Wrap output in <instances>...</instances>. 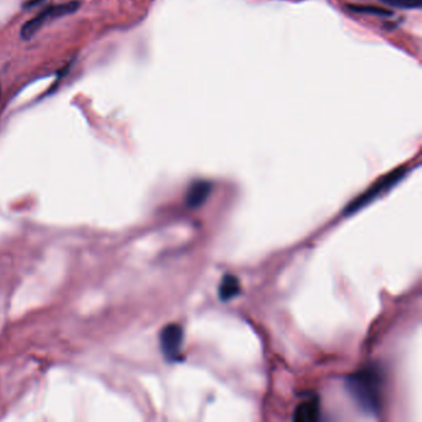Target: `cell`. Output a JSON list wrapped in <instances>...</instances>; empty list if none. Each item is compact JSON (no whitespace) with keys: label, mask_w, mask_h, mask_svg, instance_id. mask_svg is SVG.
Segmentation results:
<instances>
[{"label":"cell","mask_w":422,"mask_h":422,"mask_svg":"<svg viewBox=\"0 0 422 422\" xmlns=\"http://www.w3.org/2000/svg\"><path fill=\"white\" fill-rule=\"evenodd\" d=\"M349 8H351L353 12H355V13L375 14V15H391L390 12L384 10V9H379V8L375 7H363V5L357 7V5H352V7Z\"/></svg>","instance_id":"9c48e42d"},{"label":"cell","mask_w":422,"mask_h":422,"mask_svg":"<svg viewBox=\"0 0 422 422\" xmlns=\"http://www.w3.org/2000/svg\"><path fill=\"white\" fill-rule=\"evenodd\" d=\"M405 174H406V168H397L394 173L386 175L385 177H383L381 180L377 182L375 185H373L368 191L362 193V196H359L358 199L353 201L352 203H349L347 210H346V213L349 214V213H354V212L358 211L360 208H363V207L368 205L372 199H375L379 193L384 192L385 190L390 188L391 186H394L397 182L401 180L403 176H405Z\"/></svg>","instance_id":"3957f363"},{"label":"cell","mask_w":422,"mask_h":422,"mask_svg":"<svg viewBox=\"0 0 422 422\" xmlns=\"http://www.w3.org/2000/svg\"><path fill=\"white\" fill-rule=\"evenodd\" d=\"M43 0H29L27 1V4H26V7H34V5H36L38 3H41Z\"/></svg>","instance_id":"30bf717a"},{"label":"cell","mask_w":422,"mask_h":422,"mask_svg":"<svg viewBox=\"0 0 422 422\" xmlns=\"http://www.w3.org/2000/svg\"><path fill=\"white\" fill-rule=\"evenodd\" d=\"M384 375L378 366H366L346 378V389L363 412L378 415L383 405Z\"/></svg>","instance_id":"6da1fadb"},{"label":"cell","mask_w":422,"mask_h":422,"mask_svg":"<svg viewBox=\"0 0 422 422\" xmlns=\"http://www.w3.org/2000/svg\"><path fill=\"white\" fill-rule=\"evenodd\" d=\"M184 343V329L180 324L170 323L160 332L162 353L168 362L180 359L181 348Z\"/></svg>","instance_id":"277c9868"},{"label":"cell","mask_w":422,"mask_h":422,"mask_svg":"<svg viewBox=\"0 0 422 422\" xmlns=\"http://www.w3.org/2000/svg\"><path fill=\"white\" fill-rule=\"evenodd\" d=\"M386 5L399 9H419L421 8L422 0H380Z\"/></svg>","instance_id":"ba28073f"},{"label":"cell","mask_w":422,"mask_h":422,"mask_svg":"<svg viewBox=\"0 0 422 422\" xmlns=\"http://www.w3.org/2000/svg\"><path fill=\"white\" fill-rule=\"evenodd\" d=\"M78 7H80L78 3L69 1V3H65V4H54V5L45 8L32 19L26 21L20 30V36L24 40L34 38L38 34V30L45 24H47L50 20L58 19L61 16H65V15L75 13Z\"/></svg>","instance_id":"7a4b0ae2"},{"label":"cell","mask_w":422,"mask_h":422,"mask_svg":"<svg viewBox=\"0 0 422 422\" xmlns=\"http://www.w3.org/2000/svg\"><path fill=\"white\" fill-rule=\"evenodd\" d=\"M0 96H1V89H0Z\"/></svg>","instance_id":"8fae6325"},{"label":"cell","mask_w":422,"mask_h":422,"mask_svg":"<svg viewBox=\"0 0 422 422\" xmlns=\"http://www.w3.org/2000/svg\"><path fill=\"white\" fill-rule=\"evenodd\" d=\"M213 184L210 181H195L188 188L186 193V205L188 208H199L205 205L206 201L210 197Z\"/></svg>","instance_id":"5b68a950"},{"label":"cell","mask_w":422,"mask_h":422,"mask_svg":"<svg viewBox=\"0 0 422 422\" xmlns=\"http://www.w3.org/2000/svg\"><path fill=\"white\" fill-rule=\"evenodd\" d=\"M320 417L318 399L312 397L298 405L293 412V420L298 422H315Z\"/></svg>","instance_id":"8992f818"},{"label":"cell","mask_w":422,"mask_h":422,"mask_svg":"<svg viewBox=\"0 0 422 422\" xmlns=\"http://www.w3.org/2000/svg\"><path fill=\"white\" fill-rule=\"evenodd\" d=\"M242 291L241 281L236 278V275H224L223 279L221 281V285L218 287V296L221 301L228 302L230 300L236 298Z\"/></svg>","instance_id":"52a82bcc"}]
</instances>
